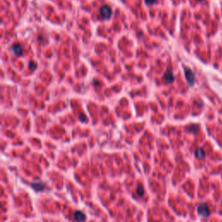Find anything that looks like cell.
<instances>
[{
	"instance_id": "obj_1",
	"label": "cell",
	"mask_w": 222,
	"mask_h": 222,
	"mask_svg": "<svg viewBox=\"0 0 222 222\" xmlns=\"http://www.w3.org/2000/svg\"><path fill=\"white\" fill-rule=\"evenodd\" d=\"M184 72H185V76H186L187 83L190 86H193L195 83V76H194V72L192 71L191 69H189L187 67L184 68Z\"/></svg>"
},
{
	"instance_id": "obj_2",
	"label": "cell",
	"mask_w": 222,
	"mask_h": 222,
	"mask_svg": "<svg viewBox=\"0 0 222 222\" xmlns=\"http://www.w3.org/2000/svg\"><path fill=\"white\" fill-rule=\"evenodd\" d=\"M197 211H198V214L203 217H208L209 214H210V211H209V208H208V206L205 203H202V204H200L197 207Z\"/></svg>"
},
{
	"instance_id": "obj_3",
	"label": "cell",
	"mask_w": 222,
	"mask_h": 222,
	"mask_svg": "<svg viewBox=\"0 0 222 222\" xmlns=\"http://www.w3.org/2000/svg\"><path fill=\"white\" fill-rule=\"evenodd\" d=\"M100 13L103 18L109 19L111 17L112 10H111L110 7H109L108 5H103V6H102V8L100 10Z\"/></svg>"
},
{
	"instance_id": "obj_4",
	"label": "cell",
	"mask_w": 222,
	"mask_h": 222,
	"mask_svg": "<svg viewBox=\"0 0 222 222\" xmlns=\"http://www.w3.org/2000/svg\"><path fill=\"white\" fill-rule=\"evenodd\" d=\"M31 187H33L34 190L36 191H42L45 188V183L43 182V181H34V182H31Z\"/></svg>"
},
{
	"instance_id": "obj_5",
	"label": "cell",
	"mask_w": 222,
	"mask_h": 222,
	"mask_svg": "<svg viewBox=\"0 0 222 222\" xmlns=\"http://www.w3.org/2000/svg\"><path fill=\"white\" fill-rule=\"evenodd\" d=\"M74 219L77 222H84L86 221V215L81 211H76L74 214Z\"/></svg>"
},
{
	"instance_id": "obj_6",
	"label": "cell",
	"mask_w": 222,
	"mask_h": 222,
	"mask_svg": "<svg viewBox=\"0 0 222 222\" xmlns=\"http://www.w3.org/2000/svg\"><path fill=\"white\" fill-rule=\"evenodd\" d=\"M11 51L16 56H21L23 54V47L18 44H13L11 47Z\"/></svg>"
},
{
	"instance_id": "obj_7",
	"label": "cell",
	"mask_w": 222,
	"mask_h": 222,
	"mask_svg": "<svg viewBox=\"0 0 222 222\" xmlns=\"http://www.w3.org/2000/svg\"><path fill=\"white\" fill-rule=\"evenodd\" d=\"M164 79H165L166 83H172L173 82V80H174V76H173V72H172L170 69H168L166 73H165V75H164Z\"/></svg>"
},
{
	"instance_id": "obj_8",
	"label": "cell",
	"mask_w": 222,
	"mask_h": 222,
	"mask_svg": "<svg viewBox=\"0 0 222 222\" xmlns=\"http://www.w3.org/2000/svg\"><path fill=\"white\" fill-rule=\"evenodd\" d=\"M195 156L200 159V160H202L205 158V152L204 150L201 148H198L196 150H195Z\"/></svg>"
},
{
	"instance_id": "obj_9",
	"label": "cell",
	"mask_w": 222,
	"mask_h": 222,
	"mask_svg": "<svg viewBox=\"0 0 222 222\" xmlns=\"http://www.w3.org/2000/svg\"><path fill=\"white\" fill-rule=\"evenodd\" d=\"M136 193H137L138 195L142 196V195L144 194V189H143V187H142V186H138V187H137V189H136Z\"/></svg>"
},
{
	"instance_id": "obj_10",
	"label": "cell",
	"mask_w": 222,
	"mask_h": 222,
	"mask_svg": "<svg viewBox=\"0 0 222 222\" xmlns=\"http://www.w3.org/2000/svg\"><path fill=\"white\" fill-rule=\"evenodd\" d=\"M29 68H30L31 70L36 69H37V63L34 62H31L29 63Z\"/></svg>"
},
{
	"instance_id": "obj_11",
	"label": "cell",
	"mask_w": 222,
	"mask_h": 222,
	"mask_svg": "<svg viewBox=\"0 0 222 222\" xmlns=\"http://www.w3.org/2000/svg\"><path fill=\"white\" fill-rule=\"evenodd\" d=\"M145 2H146V3H147V4L150 5V4L155 3L156 2V0H145Z\"/></svg>"
},
{
	"instance_id": "obj_12",
	"label": "cell",
	"mask_w": 222,
	"mask_h": 222,
	"mask_svg": "<svg viewBox=\"0 0 222 222\" xmlns=\"http://www.w3.org/2000/svg\"><path fill=\"white\" fill-rule=\"evenodd\" d=\"M80 119H81L82 121H83V120H84V121H86V120H87V119H86V117H85L83 114H81V115H80Z\"/></svg>"
},
{
	"instance_id": "obj_13",
	"label": "cell",
	"mask_w": 222,
	"mask_h": 222,
	"mask_svg": "<svg viewBox=\"0 0 222 222\" xmlns=\"http://www.w3.org/2000/svg\"><path fill=\"white\" fill-rule=\"evenodd\" d=\"M199 1H201V0H199Z\"/></svg>"
}]
</instances>
